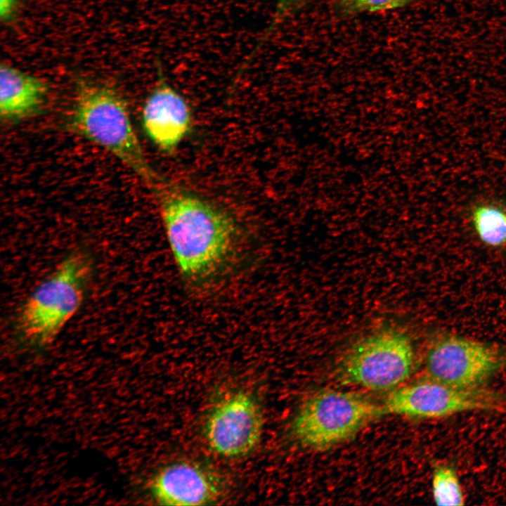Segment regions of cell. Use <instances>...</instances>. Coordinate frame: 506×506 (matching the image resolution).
Instances as JSON below:
<instances>
[{
    "instance_id": "obj_5",
    "label": "cell",
    "mask_w": 506,
    "mask_h": 506,
    "mask_svg": "<svg viewBox=\"0 0 506 506\" xmlns=\"http://www.w3.org/2000/svg\"><path fill=\"white\" fill-rule=\"evenodd\" d=\"M414 360L410 338L398 330H384L361 339L349 350L341 377L346 383L385 391L410 377Z\"/></svg>"
},
{
    "instance_id": "obj_16",
    "label": "cell",
    "mask_w": 506,
    "mask_h": 506,
    "mask_svg": "<svg viewBox=\"0 0 506 506\" xmlns=\"http://www.w3.org/2000/svg\"><path fill=\"white\" fill-rule=\"evenodd\" d=\"M17 0H0V15L2 20H8L13 15Z\"/></svg>"
},
{
    "instance_id": "obj_14",
    "label": "cell",
    "mask_w": 506,
    "mask_h": 506,
    "mask_svg": "<svg viewBox=\"0 0 506 506\" xmlns=\"http://www.w3.org/2000/svg\"><path fill=\"white\" fill-rule=\"evenodd\" d=\"M300 0H277L275 11L271 24L263 33L254 50L258 51L277 26L297 6Z\"/></svg>"
},
{
    "instance_id": "obj_4",
    "label": "cell",
    "mask_w": 506,
    "mask_h": 506,
    "mask_svg": "<svg viewBox=\"0 0 506 506\" xmlns=\"http://www.w3.org/2000/svg\"><path fill=\"white\" fill-rule=\"evenodd\" d=\"M382 408L359 394L320 390L300 407L292 425L294 438L303 446L325 449L352 437Z\"/></svg>"
},
{
    "instance_id": "obj_2",
    "label": "cell",
    "mask_w": 506,
    "mask_h": 506,
    "mask_svg": "<svg viewBox=\"0 0 506 506\" xmlns=\"http://www.w3.org/2000/svg\"><path fill=\"white\" fill-rule=\"evenodd\" d=\"M67 127L110 153L152 188L164 180L146 160L127 103L112 86L79 80Z\"/></svg>"
},
{
    "instance_id": "obj_10",
    "label": "cell",
    "mask_w": 506,
    "mask_h": 506,
    "mask_svg": "<svg viewBox=\"0 0 506 506\" xmlns=\"http://www.w3.org/2000/svg\"><path fill=\"white\" fill-rule=\"evenodd\" d=\"M155 500L163 505H204L216 501L221 489L205 469L178 462L160 470L150 483Z\"/></svg>"
},
{
    "instance_id": "obj_9",
    "label": "cell",
    "mask_w": 506,
    "mask_h": 506,
    "mask_svg": "<svg viewBox=\"0 0 506 506\" xmlns=\"http://www.w3.org/2000/svg\"><path fill=\"white\" fill-rule=\"evenodd\" d=\"M157 67V80L143 105L141 123L148 138L164 153L172 154L191 130L192 112L159 63Z\"/></svg>"
},
{
    "instance_id": "obj_11",
    "label": "cell",
    "mask_w": 506,
    "mask_h": 506,
    "mask_svg": "<svg viewBox=\"0 0 506 506\" xmlns=\"http://www.w3.org/2000/svg\"><path fill=\"white\" fill-rule=\"evenodd\" d=\"M49 91L41 78L6 63L0 66V117L6 123H15L38 114Z\"/></svg>"
},
{
    "instance_id": "obj_6",
    "label": "cell",
    "mask_w": 506,
    "mask_h": 506,
    "mask_svg": "<svg viewBox=\"0 0 506 506\" xmlns=\"http://www.w3.org/2000/svg\"><path fill=\"white\" fill-rule=\"evenodd\" d=\"M498 394L482 388L460 389L427 379L393 390L382 406L383 415L436 418L474 410H502Z\"/></svg>"
},
{
    "instance_id": "obj_12",
    "label": "cell",
    "mask_w": 506,
    "mask_h": 506,
    "mask_svg": "<svg viewBox=\"0 0 506 506\" xmlns=\"http://www.w3.org/2000/svg\"><path fill=\"white\" fill-rule=\"evenodd\" d=\"M470 218L479 239L492 247L506 244V205L496 200H480L470 207Z\"/></svg>"
},
{
    "instance_id": "obj_1",
    "label": "cell",
    "mask_w": 506,
    "mask_h": 506,
    "mask_svg": "<svg viewBox=\"0 0 506 506\" xmlns=\"http://www.w3.org/2000/svg\"><path fill=\"white\" fill-rule=\"evenodd\" d=\"M153 190L180 273L193 282L210 278L232 250L235 235L233 218L207 200L165 181Z\"/></svg>"
},
{
    "instance_id": "obj_3",
    "label": "cell",
    "mask_w": 506,
    "mask_h": 506,
    "mask_svg": "<svg viewBox=\"0 0 506 506\" xmlns=\"http://www.w3.org/2000/svg\"><path fill=\"white\" fill-rule=\"evenodd\" d=\"M93 261L84 249L67 254L25 299L16 319L25 345H50L79 310L92 275Z\"/></svg>"
},
{
    "instance_id": "obj_15",
    "label": "cell",
    "mask_w": 506,
    "mask_h": 506,
    "mask_svg": "<svg viewBox=\"0 0 506 506\" xmlns=\"http://www.w3.org/2000/svg\"><path fill=\"white\" fill-rule=\"evenodd\" d=\"M409 0H344L351 8L359 11L375 12L391 10L405 5Z\"/></svg>"
},
{
    "instance_id": "obj_8",
    "label": "cell",
    "mask_w": 506,
    "mask_h": 506,
    "mask_svg": "<svg viewBox=\"0 0 506 506\" xmlns=\"http://www.w3.org/2000/svg\"><path fill=\"white\" fill-rule=\"evenodd\" d=\"M263 425V415L253 396L238 391L214 406L205 422V435L216 453L225 458H238L249 453L257 446Z\"/></svg>"
},
{
    "instance_id": "obj_7",
    "label": "cell",
    "mask_w": 506,
    "mask_h": 506,
    "mask_svg": "<svg viewBox=\"0 0 506 506\" xmlns=\"http://www.w3.org/2000/svg\"><path fill=\"white\" fill-rule=\"evenodd\" d=\"M506 358L497 348L458 336L436 340L425 361L428 379L460 389H477L505 364Z\"/></svg>"
},
{
    "instance_id": "obj_13",
    "label": "cell",
    "mask_w": 506,
    "mask_h": 506,
    "mask_svg": "<svg viewBox=\"0 0 506 506\" xmlns=\"http://www.w3.org/2000/svg\"><path fill=\"white\" fill-rule=\"evenodd\" d=\"M433 499L438 505H463L465 497L455 469L448 465H437L433 473Z\"/></svg>"
}]
</instances>
